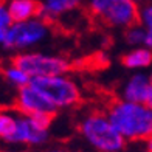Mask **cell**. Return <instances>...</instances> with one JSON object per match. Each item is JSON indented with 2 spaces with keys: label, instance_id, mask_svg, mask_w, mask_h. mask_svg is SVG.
I'll return each mask as SVG.
<instances>
[{
  "label": "cell",
  "instance_id": "6da1fadb",
  "mask_svg": "<svg viewBox=\"0 0 152 152\" xmlns=\"http://www.w3.org/2000/svg\"><path fill=\"white\" fill-rule=\"evenodd\" d=\"M106 113L126 141H146L152 137V107L118 99L109 106Z\"/></svg>",
  "mask_w": 152,
  "mask_h": 152
},
{
  "label": "cell",
  "instance_id": "7a4b0ae2",
  "mask_svg": "<svg viewBox=\"0 0 152 152\" xmlns=\"http://www.w3.org/2000/svg\"><path fill=\"white\" fill-rule=\"evenodd\" d=\"M51 118L23 113H0V137L10 144L40 146L48 140Z\"/></svg>",
  "mask_w": 152,
  "mask_h": 152
},
{
  "label": "cell",
  "instance_id": "3957f363",
  "mask_svg": "<svg viewBox=\"0 0 152 152\" xmlns=\"http://www.w3.org/2000/svg\"><path fill=\"white\" fill-rule=\"evenodd\" d=\"M78 130L82 140L96 152H121L126 144V140L104 112L84 115L78 124Z\"/></svg>",
  "mask_w": 152,
  "mask_h": 152
},
{
  "label": "cell",
  "instance_id": "277c9868",
  "mask_svg": "<svg viewBox=\"0 0 152 152\" xmlns=\"http://www.w3.org/2000/svg\"><path fill=\"white\" fill-rule=\"evenodd\" d=\"M138 0H88L90 12L113 28H130L138 22Z\"/></svg>",
  "mask_w": 152,
  "mask_h": 152
},
{
  "label": "cell",
  "instance_id": "5b68a950",
  "mask_svg": "<svg viewBox=\"0 0 152 152\" xmlns=\"http://www.w3.org/2000/svg\"><path fill=\"white\" fill-rule=\"evenodd\" d=\"M48 25L45 19L34 17L25 22H14L8 31L0 34V42L6 50L26 51L42 44L48 36Z\"/></svg>",
  "mask_w": 152,
  "mask_h": 152
},
{
  "label": "cell",
  "instance_id": "8992f818",
  "mask_svg": "<svg viewBox=\"0 0 152 152\" xmlns=\"http://www.w3.org/2000/svg\"><path fill=\"white\" fill-rule=\"evenodd\" d=\"M31 82L51 104L59 109H70L76 106L81 99V88L76 82L68 78L67 75L56 76H44V78H34Z\"/></svg>",
  "mask_w": 152,
  "mask_h": 152
},
{
  "label": "cell",
  "instance_id": "52a82bcc",
  "mask_svg": "<svg viewBox=\"0 0 152 152\" xmlns=\"http://www.w3.org/2000/svg\"><path fill=\"white\" fill-rule=\"evenodd\" d=\"M12 62L22 67L31 76V79L44 78V76L67 75V72L70 70V62L65 58L58 56V54H45L40 51L19 53L12 59Z\"/></svg>",
  "mask_w": 152,
  "mask_h": 152
},
{
  "label": "cell",
  "instance_id": "ba28073f",
  "mask_svg": "<svg viewBox=\"0 0 152 152\" xmlns=\"http://www.w3.org/2000/svg\"><path fill=\"white\" fill-rule=\"evenodd\" d=\"M14 102H16V109L19 113L31 115V116L53 118V115L58 110L33 82H30L28 86H25L22 88H19Z\"/></svg>",
  "mask_w": 152,
  "mask_h": 152
},
{
  "label": "cell",
  "instance_id": "9c48e42d",
  "mask_svg": "<svg viewBox=\"0 0 152 152\" xmlns=\"http://www.w3.org/2000/svg\"><path fill=\"white\" fill-rule=\"evenodd\" d=\"M123 99L152 107V82L148 75L134 73L123 87Z\"/></svg>",
  "mask_w": 152,
  "mask_h": 152
},
{
  "label": "cell",
  "instance_id": "30bf717a",
  "mask_svg": "<svg viewBox=\"0 0 152 152\" xmlns=\"http://www.w3.org/2000/svg\"><path fill=\"white\" fill-rule=\"evenodd\" d=\"M6 8L14 22H25L40 16L42 6L36 0H10L6 3Z\"/></svg>",
  "mask_w": 152,
  "mask_h": 152
},
{
  "label": "cell",
  "instance_id": "8fae6325",
  "mask_svg": "<svg viewBox=\"0 0 152 152\" xmlns=\"http://www.w3.org/2000/svg\"><path fill=\"white\" fill-rule=\"evenodd\" d=\"M82 3V0H44L40 6L42 19H58L64 14L75 11Z\"/></svg>",
  "mask_w": 152,
  "mask_h": 152
},
{
  "label": "cell",
  "instance_id": "7c38bea8",
  "mask_svg": "<svg viewBox=\"0 0 152 152\" xmlns=\"http://www.w3.org/2000/svg\"><path fill=\"white\" fill-rule=\"evenodd\" d=\"M152 64V50L146 47H134L123 56V65L129 70L140 72Z\"/></svg>",
  "mask_w": 152,
  "mask_h": 152
},
{
  "label": "cell",
  "instance_id": "4fadbf2b",
  "mask_svg": "<svg viewBox=\"0 0 152 152\" xmlns=\"http://www.w3.org/2000/svg\"><path fill=\"white\" fill-rule=\"evenodd\" d=\"M3 78L11 87L17 88V90L25 87V86H28L31 82V76L26 73L22 67L14 64V62H11L10 65H6L3 68Z\"/></svg>",
  "mask_w": 152,
  "mask_h": 152
},
{
  "label": "cell",
  "instance_id": "5bb4252c",
  "mask_svg": "<svg viewBox=\"0 0 152 152\" xmlns=\"http://www.w3.org/2000/svg\"><path fill=\"white\" fill-rule=\"evenodd\" d=\"M126 40L132 47H144L148 40V31L141 25H132L126 30Z\"/></svg>",
  "mask_w": 152,
  "mask_h": 152
},
{
  "label": "cell",
  "instance_id": "9a60e30c",
  "mask_svg": "<svg viewBox=\"0 0 152 152\" xmlns=\"http://www.w3.org/2000/svg\"><path fill=\"white\" fill-rule=\"evenodd\" d=\"M138 23L146 31L152 33V2L144 3L140 8V17H138Z\"/></svg>",
  "mask_w": 152,
  "mask_h": 152
},
{
  "label": "cell",
  "instance_id": "2e32d148",
  "mask_svg": "<svg viewBox=\"0 0 152 152\" xmlns=\"http://www.w3.org/2000/svg\"><path fill=\"white\" fill-rule=\"evenodd\" d=\"M12 23H14V20H12L8 8H6V5H2L0 6V34L8 31Z\"/></svg>",
  "mask_w": 152,
  "mask_h": 152
},
{
  "label": "cell",
  "instance_id": "e0dca14e",
  "mask_svg": "<svg viewBox=\"0 0 152 152\" xmlns=\"http://www.w3.org/2000/svg\"><path fill=\"white\" fill-rule=\"evenodd\" d=\"M144 149H146L148 152H152V137H149L146 140V146H144Z\"/></svg>",
  "mask_w": 152,
  "mask_h": 152
},
{
  "label": "cell",
  "instance_id": "ac0fdd59",
  "mask_svg": "<svg viewBox=\"0 0 152 152\" xmlns=\"http://www.w3.org/2000/svg\"><path fill=\"white\" fill-rule=\"evenodd\" d=\"M45 152H70L67 149H61V148H53V149H47Z\"/></svg>",
  "mask_w": 152,
  "mask_h": 152
},
{
  "label": "cell",
  "instance_id": "d6986e66",
  "mask_svg": "<svg viewBox=\"0 0 152 152\" xmlns=\"http://www.w3.org/2000/svg\"><path fill=\"white\" fill-rule=\"evenodd\" d=\"M138 2H143V3H149V2H152V0H138Z\"/></svg>",
  "mask_w": 152,
  "mask_h": 152
},
{
  "label": "cell",
  "instance_id": "ffe728a7",
  "mask_svg": "<svg viewBox=\"0 0 152 152\" xmlns=\"http://www.w3.org/2000/svg\"><path fill=\"white\" fill-rule=\"evenodd\" d=\"M148 76H149V79H151V82H152V70L149 72V75H148Z\"/></svg>",
  "mask_w": 152,
  "mask_h": 152
},
{
  "label": "cell",
  "instance_id": "44dd1931",
  "mask_svg": "<svg viewBox=\"0 0 152 152\" xmlns=\"http://www.w3.org/2000/svg\"><path fill=\"white\" fill-rule=\"evenodd\" d=\"M140 152H148V151H146V149H143V151H140Z\"/></svg>",
  "mask_w": 152,
  "mask_h": 152
},
{
  "label": "cell",
  "instance_id": "7402d4cb",
  "mask_svg": "<svg viewBox=\"0 0 152 152\" xmlns=\"http://www.w3.org/2000/svg\"><path fill=\"white\" fill-rule=\"evenodd\" d=\"M8 152H14V151H8Z\"/></svg>",
  "mask_w": 152,
  "mask_h": 152
}]
</instances>
